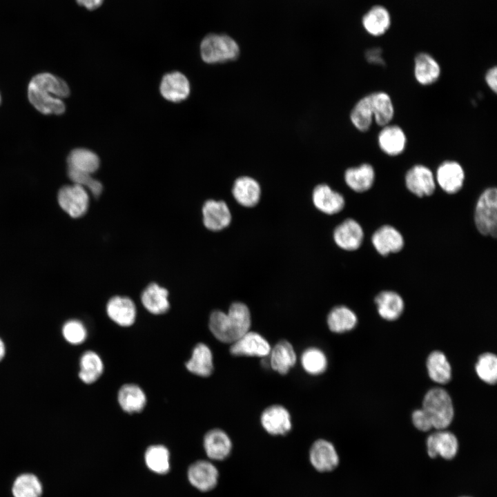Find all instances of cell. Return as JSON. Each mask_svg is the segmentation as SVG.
I'll return each instance as SVG.
<instances>
[{"label":"cell","mask_w":497,"mask_h":497,"mask_svg":"<svg viewBox=\"0 0 497 497\" xmlns=\"http://www.w3.org/2000/svg\"><path fill=\"white\" fill-rule=\"evenodd\" d=\"M358 323L355 313L345 306L331 309L327 316V324L334 333H342L352 330Z\"/></svg>","instance_id":"836d02e7"},{"label":"cell","mask_w":497,"mask_h":497,"mask_svg":"<svg viewBox=\"0 0 497 497\" xmlns=\"http://www.w3.org/2000/svg\"><path fill=\"white\" fill-rule=\"evenodd\" d=\"M1 95H0V103H1Z\"/></svg>","instance_id":"c3c4849f"},{"label":"cell","mask_w":497,"mask_h":497,"mask_svg":"<svg viewBox=\"0 0 497 497\" xmlns=\"http://www.w3.org/2000/svg\"><path fill=\"white\" fill-rule=\"evenodd\" d=\"M162 95L167 100L179 102L187 98L190 92L188 79L179 72L165 75L159 87Z\"/></svg>","instance_id":"ffe728a7"},{"label":"cell","mask_w":497,"mask_h":497,"mask_svg":"<svg viewBox=\"0 0 497 497\" xmlns=\"http://www.w3.org/2000/svg\"><path fill=\"white\" fill-rule=\"evenodd\" d=\"M411 419L415 427L420 431H427L433 427L429 416L422 409L415 410Z\"/></svg>","instance_id":"7bdbcfd3"},{"label":"cell","mask_w":497,"mask_h":497,"mask_svg":"<svg viewBox=\"0 0 497 497\" xmlns=\"http://www.w3.org/2000/svg\"><path fill=\"white\" fill-rule=\"evenodd\" d=\"M350 120L353 126L362 133L371 129L374 119L369 94L355 104L350 113Z\"/></svg>","instance_id":"e575fe53"},{"label":"cell","mask_w":497,"mask_h":497,"mask_svg":"<svg viewBox=\"0 0 497 497\" xmlns=\"http://www.w3.org/2000/svg\"><path fill=\"white\" fill-rule=\"evenodd\" d=\"M391 24L389 10L383 6L375 5L370 8L362 18V25L366 32L372 37L384 35Z\"/></svg>","instance_id":"603a6c76"},{"label":"cell","mask_w":497,"mask_h":497,"mask_svg":"<svg viewBox=\"0 0 497 497\" xmlns=\"http://www.w3.org/2000/svg\"><path fill=\"white\" fill-rule=\"evenodd\" d=\"M68 168L92 174L99 167V157L92 150L86 148H75L67 158Z\"/></svg>","instance_id":"d590c367"},{"label":"cell","mask_w":497,"mask_h":497,"mask_svg":"<svg viewBox=\"0 0 497 497\" xmlns=\"http://www.w3.org/2000/svg\"><path fill=\"white\" fill-rule=\"evenodd\" d=\"M79 377L86 384L97 381L104 371V363L100 356L95 352L88 351L80 359Z\"/></svg>","instance_id":"8d00e7d4"},{"label":"cell","mask_w":497,"mask_h":497,"mask_svg":"<svg viewBox=\"0 0 497 497\" xmlns=\"http://www.w3.org/2000/svg\"><path fill=\"white\" fill-rule=\"evenodd\" d=\"M232 193L240 204L246 207H253L260 200L261 189L255 179L251 177L243 176L235 181Z\"/></svg>","instance_id":"4316f807"},{"label":"cell","mask_w":497,"mask_h":497,"mask_svg":"<svg viewBox=\"0 0 497 497\" xmlns=\"http://www.w3.org/2000/svg\"><path fill=\"white\" fill-rule=\"evenodd\" d=\"M374 300L379 315L386 320H397L404 311L403 299L394 291H381L376 296Z\"/></svg>","instance_id":"83f0119b"},{"label":"cell","mask_w":497,"mask_h":497,"mask_svg":"<svg viewBox=\"0 0 497 497\" xmlns=\"http://www.w3.org/2000/svg\"><path fill=\"white\" fill-rule=\"evenodd\" d=\"M462 497H467V496H462Z\"/></svg>","instance_id":"681fc988"},{"label":"cell","mask_w":497,"mask_h":497,"mask_svg":"<svg viewBox=\"0 0 497 497\" xmlns=\"http://www.w3.org/2000/svg\"><path fill=\"white\" fill-rule=\"evenodd\" d=\"M426 367L429 378L439 384H447L451 378V367L442 351H433L427 358Z\"/></svg>","instance_id":"d6a6232c"},{"label":"cell","mask_w":497,"mask_h":497,"mask_svg":"<svg viewBox=\"0 0 497 497\" xmlns=\"http://www.w3.org/2000/svg\"><path fill=\"white\" fill-rule=\"evenodd\" d=\"M170 451L162 445L149 446L144 453V462L148 469L158 475H165L170 469Z\"/></svg>","instance_id":"1f68e13d"},{"label":"cell","mask_w":497,"mask_h":497,"mask_svg":"<svg viewBox=\"0 0 497 497\" xmlns=\"http://www.w3.org/2000/svg\"><path fill=\"white\" fill-rule=\"evenodd\" d=\"M374 123L380 127L389 124L395 117V106L391 95L383 90L369 93Z\"/></svg>","instance_id":"d4e9b609"},{"label":"cell","mask_w":497,"mask_h":497,"mask_svg":"<svg viewBox=\"0 0 497 497\" xmlns=\"http://www.w3.org/2000/svg\"><path fill=\"white\" fill-rule=\"evenodd\" d=\"M219 471L216 466L206 460H199L192 463L187 470L190 484L202 492L214 489L219 480Z\"/></svg>","instance_id":"9c48e42d"},{"label":"cell","mask_w":497,"mask_h":497,"mask_svg":"<svg viewBox=\"0 0 497 497\" xmlns=\"http://www.w3.org/2000/svg\"><path fill=\"white\" fill-rule=\"evenodd\" d=\"M366 61L371 65L384 66L386 61L383 57L382 48L373 47L367 50L364 52Z\"/></svg>","instance_id":"ee69618b"},{"label":"cell","mask_w":497,"mask_h":497,"mask_svg":"<svg viewBox=\"0 0 497 497\" xmlns=\"http://www.w3.org/2000/svg\"><path fill=\"white\" fill-rule=\"evenodd\" d=\"M202 215L204 226L213 231L222 230L231 221L230 210L223 201L207 200L202 207Z\"/></svg>","instance_id":"d6986e66"},{"label":"cell","mask_w":497,"mask_h":497,"mask_svg":"<svg viewBox=\"0 0 497 497\" xmlns=\"http://www.w3.org/2000/svg\"><path fill=\"white\" fill-rule=\"evenodd\" d=\"M68 175L74 184L87 188L95 197H97L101 195L103 186L99 181L92 177L91 174L68 168Z\"/></svg>","instance_id":"60d3db41"},{"label":"cell","mask_w":497,"mask_h":497,"mask_svg":"<svg viewBox=\"0 0 497 497\" xmlns=\"http://www.w3.org/2000/svg\"><path fill=\"white\" fill-rule=\"evenodd\" d=\"M312 199L318 210L328 215L339 213L344 206L343 196L327 184H319L314 188Z\"/></svg>","instance_id":"cb8c5ba5"},{"label":"cell","mask_w":497,"mask_h":497,"mask_svg":"<svg viewBox=\"0 0 497 497\" xmlns=\"http://www.w3.org/2000/svg\"><path fill=\"white\" fill-rule=\"evenodd\" d=\"M371 242L378 253L383 256L399 252L405 244L402 234L389 225H384L377 229L371 237Z\"/></svg>","instance_id":"ac0fdd59"},{"label":"cell","mask_w":497,"mask_h":497,"mask_svg":"<svg viewBox=\"0 0 497 497\" xmlns=\"http://www.w3.org/2000/svg\"><path fill=\"white\" fill-rule=\"evenodd\" d=\"M364 232L355 220L347 219L337 226L333 231V239L336 244L347 251H355L361 246Z\"/></svg>","instance_id":"e0dca14e"},{"label":"cell","mask_w":497,"mask_h":497,"mask_svg":"<svg viewBox=\"0 0 497 497\" xmlns=\"http://www.w3.org/2000/svg\"><path fill=\"white\" fill-rule=\"evenodd\" d=\"M474 222L476 228L483 235L494 238L497 235V189H485L478 199L475 208Z\"/></svg>","instance_id":"5b68a950"},{"label":"cell","mask_w":497,"mask_h":497,"mask_svg":"<svg viewBox=\"0 0 497 497\" xmlns=\"http://www.w3.org/2000/svg\"><path fill=\"white\" fill-rule=\"evenodd\" d=\"M435 179L445 193L455 194L459 192L464 185L465 171L458 161L446 159L438 166Z\"/></svg>","instance_id":"ba28073f"},{"label":"cell","mask_w":497,"mask_h":497,"mask_svg":"<svg viewBox=\"0 0 497 497\" xmlns=\"http://www.w3.org/2000/svg\"><path fill=\"white\" fill-rule=\"evenodd\" d=\"M70 89L65 81L48 73H39L32 78L28 87L31 104L45 115H61L66 109L62 98L68 97Z\"/></svg>","instance_id":"6da1fadb"},{"label":"cell","mask_w":497,"mask_h":497,"mask_svg":"<svg viewBox=\"0 0 497 497\" xmlns=\"http://www.w3.org/2000/svg\"><path fill=\"white\" fill-rule=\"evenodd\" d=\"M405 184L407 190L418 197L433 195L436 188L434 173L422 164H414L407 170Z\"/></svg>","instance_id":"8992f818"},{"label":"cell","mask_w":497,"mask_h":497,"mask_svg":"<svg viewBox=\"0 0 497 497\" xmlns=\"http://www.w3.org/2000/svg\"><path fill=\"white\" fill-rule=\"evenodd\" d=\"M62 333L64 338L70 344H79L84 342L87 331L79 320H69L64 325Z\"/></svg>","instance_id":"b9f144b4"},{"label":"cell","mask_w":497,"mask_h":497,"mask_svg":"<svg viewBox=\"0 0 497 497\" xmlns=\"http://www.w3.org/2000/svg\"><path fill=\"white\" fill-rule=\"evenodd\" d=\"M271 347L260 334L248 331L231 344L230 353L235 356H269Z\"/></svg>","instance_id":"7c38bea8"},{"label":"cell","mask_w":497,"mask_h":497,"mask_svg":"<svg viewBox=\"0 0 497 497\" xmlns=\"http://www.w3.org/2000/svg\"><path fill=\"white\" fill-rule=\"evenodd\" d=\"M168 292L156 283H151L143 291L141 300L144 308L150 313L160 315L170 307Z\"/></svg>","instance_id":"f546056e"},{"label":"cell","mask_w":497,"mask_h":497,"mask_svg":"<svg viewBox=\"0 0 497 497\" xmlns=\"http://www.w3.org/2000/svg\"><path fill=\"white\" fill-rule=\"evenodd\" d=\"M106 313L111 320L121 327L131 326L136 318V307L127 297L115 296L106 304Z\"/></svg>","instance_id":"7402d4cb"},{"label":"cell","mask_w":497,"mask_h":497,"mask_svg":"<svg viewBox=\"0 0 497 497\" xmlns=\"http://www.w3.org/2000/svg\"><path fill=\"white\" fill-rule=\"evenodd\" d=\"M57 198L61 208L72 217H81L88 210V194L80 185L74 184L61 187Z\"/></svg>","instance_id":"52a82bcc"},{"label":"cell","mask_w":497,"mask_h":497,"mask_svg":"<svg viewBox=\"0 0 497 497\" xmlns=\"http://www.w3.org/2000/svg\"><path fill=\"white\" fill-rule=\"evenodd\" d=\"M203 445L207 457L216 461L226 459L233 448L230 437L220 429L209 430L204 437Z\"/></svg>","instance_id":"2e32d148"},{"label":"cell","mask_w":497,"mask_h":497,"mask_svg":"<svg viewBox=\"0 0 497 497\" xmlns=\"http://www.w3.org/2000/svg\"><path fill=\"white\" fill-rule=\"evenodd\" d=\"M413 72L414 79L419 85L429 86L440 79L442 68L432 55L427 52H420L414 57Z\"/></svg>","instance_id":"4fadbf2b"},{"label":"cell","mask_w":497,"mask_h":497,"mask_svg":"<svg viewBox=\"0 0 497 497\" xmlns=\"http://www.w3.org/2000/svg\"><path fill=\"white\" fill-rule=\"evenodd\" d=\"M117 400L121 408L130 413L142 411L146 403L145 393L135 384L122 385L118 391Z\"/></svg>","instance_id":"4dcf8cb0"},{"label":"cell","mask_w":497,"mask_h":497,"mask_svg":"<svg viewBox=\"0 0 497 497\" xmlns=\"http://www.w3.org/2000/svg\"><path fill=\"white\" fill-rule=\"evenodd\" d=\"M476 372L480 380L489 384H494L497 380V357L486 352L479 355L475 364Z\"/></svg>","instance_id":"ab89813d"},{"label":"cell","mask_w":497,"mask_h":497,"mask_svg":"<svg viewBox=\"0 0 497 497\" xmlns=\"http://www.w3.org/2000/svg\"><path fill=\"white\" fill-rule=\"evenodd\" d=\"M199 48L201 57L207 64L233 61L240 55L237 43L225 34L206 35L202 40Z\"/></svg>","instance_id":"277c9868"},{"label":"cell","mask_w":497,"mask_h":497,"mask_svg":"<svg viewBox=\"0 0 497 497\" xmlns=\"http://www.w3.org/2000/svg\"><path fill=\"white\" fill-rule=\"evenodd\" d=\"M484 80L487 86L494 94L497 92V67L494 66L488 68L484 75Z\"/></svg>","instance_id":"f6af8a7d"},{"label":"cell","mask_w":497,"mask_h":497,"mask_svg":"<svg viewBox=\"0 0 497 497\" xmlns=\"http://www.w3.org/2000/svg\"><path fill=\"white\" fill-rule=\"evenodd\" d=\"M260 422L264 430L273 436L285 435L292 427L289 412L279 405L266 408L262 413Z\"/></svg>","instance_id":"5bb4252c"},{"label":"cell","mask_w":497,"mask_h":497,"mask_svg":"<svg viewBox=\"0 0 497 497\" xmlns=\"http://www.w3.org/2000/svg\"><path fill=\"white\" fill-rule=\"evenodd\" d=\"M251 324V313L246 305L234 302L227 313L219 310L212 312L208 326L216 339L232 344L249 331Z\"/></svg>","instance_id":"7a4b0ae2"},{"label":"cell","mask_w":497,"mask_h":497,"mask_svg":"<svg viewBox=\"0 0 497 497\" xmlns=\"http://www.w3.org/2000/svg\"><path fill=\"white\" fill-rule=\"evenodd\" d=\"M347 185L353 191L364 193L369 191L376 180V170L370 163H362L347 168L344 174Z\"/></svg>","instance_id":"44dd1931"},{"label":"cell","mask_w":497,"mask_h":497,"mask_svg":"<svg viewBox=\"0 0 497 497\" xmlns=\"http://www.w3.org/2000/svg\"><path fill=\"white\" fill-rule=\"evenodd\" d=\"M300 361L304 370L313 376L322 373L327 367V358L325 353L317 347H309L305 349L302 353Z\"/></svg>","instance_id":"74e56055"},{"label":"cell","mask_w":497,"mask_h":497,"mask_svg":"<svg viewBox=\"0 0 497 497\" xmlns=\"http://www.w3.org/2000/svg\"><path fill=\"white\" fill-rule=\"evenodd\" d=\"M269 355L271 367L282 375L287 373L297 360L295 351L287 340L279 341L271 348Z\"/></svg>","instance_id":"484cf974"},{"label":"cell","mask_w":497,"mask_h":497,"mask_svg":"<svg viewBox=\"0 0 497 497\" xmlns=\"http://www.w3.org/2000/svg\"><path fill=\"white\" fill-rule=\"evenodd\" d=\"M309 461L320 473L331 472L339 465L340 458L334 445L325 439L315 440L309 449Z\"/></svg>","instance_id":"30bf717a"},{"label":"cell","mask_w":497,"mask_h":497,"mask_svg":"<svg viewBox=\"0 0 497 497\" xmlns=\"http://www.w3.org/2000/svg\"><path fill=\"white\" fill-rule=\"evenodd\" d=\"M407 136L404 129L398 124H389L381 127L377 136L380 150L389 157H398L407 148Z\"/></svg>","instance_id":"8fae6325"},{"label":"cell","mask_w":497,"mask_h":497,"mask_svg":"<svg viewBox=\"0 0 497 497\" xmlns=\"http://www.w3.org/2000/svg\"><path fill=\"white\" fill-rule=\"evenodd\" d=\"M77 4L88 10H94L99 8L104 0H75Z\"/></svg>","instance_id":"bcb514c9"},{"label":"cell","mask_w":497,"mask_h":497,"mask_svg":"<svg viewBox=\"0 0 497 497\" xmlns=\"http://www.w3.org/2000/svg\"><path fill=\"white\" fill-rule=\"evenodd\" d=\"M41 493V484L33 474H21L16 478L13 483L12 494L14 497H40Z\"/></svg>","instance_id":"f35d334b"},{"label":"cell","mask_w":497,"mask_h":497,"mask_svg":"<svg viewBox=\"0 0 497 497\" xmlns=\"http://www.w3.org/2000/svg\"><path fill=\"white\" fill-rule=\"evenodd\" d=\"M427 449L428 455L432 458L440 456L450 460L458 453V441L453 433L443 429L438 430L427 438Z\"/></svg>","instance_id":"9a60e30c"},{"label":"cell","mask_w":497,"mask_h":497,"mask_svg":"<svg viewBox=\"0 0 497 497\" xmlns=\"http://www.w3.org/2000/svg\"><path fill=\"white\" fill-rule=\"evenodd\" d=\"M187 370L198 376L208 377L213 371V354L211 349L204 343L194 347L191 357L185 364Z\"/></svg>","instance_id":"f1b7e54d"},{"label":"cell","mask_w":497,"mask_h":497,"mask_svg":"<svg viewBox=\"0 0 497 497\" xmlns=\"http://www.w3.org/2000/svg\"><path fill=\"white\" fill-rule=\"evenodd\" d=\"M422 409L429 416L433 427L438 430L445 429L453 420V402L444 389L436 387L429 390L423 398Z\"/></svg>","instance_id":"3957f363"},{"label":"cell","mask_w":497,"mask_h":497,"mask_svg":"<svg viewBox=\"0 0 497 497\" xmlns=\"http://www.w3.org/2000/svg\"><path fill=\"white\" fill-rule=\"evenodd\" d=\"M5 352H6L5 345H4V344H3V341L1 340V339L0 338V361H1V360H2V358L4 357V355H5Z\"/></svg>","instance_id":"7dc6e473"}]
</instances>
